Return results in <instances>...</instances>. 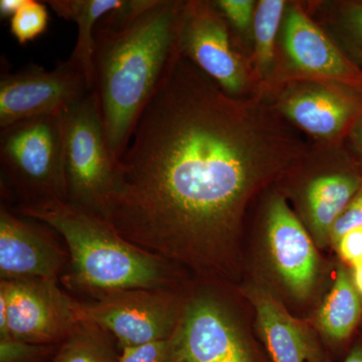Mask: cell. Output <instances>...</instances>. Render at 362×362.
<instances>
[{
  "instance_id": "44dd1931",
  "label": "cell",
  "mask_w": 362,
  "mask_h": 362,
  "mask_svg": "<svg viewBox=\"0 0 362 362\" xmlns=\"http://www.w3.org/2000/svg\"><path fill=\"white\" fill-rule=\"evenodd\" d=\"M47 4L37 0H25L23 6L9 21L11 35L21 45L44 35L49 25Z\"/></svg>"
},
{
  "instance_id": "2e32d148",
  "label": "cell",
  "mask_w": 362,
  "mask_h": 362,
  "mask_svg": "<svg viewBox=\"0 0 362 362\" xmlns=\"http://www.w3.org/2000/svg\"><path fill=\"white\" fill-rule=\"evenodd\" d=\"M362 181L349 173L317 176L306 188V206L312 228L320 239L329 235L333 226L359 192Z\"/></svg>"
},
{
  "instance_id": "cb8c5ba5",
  "label": "cell",
  "mask_w": 362,
  "mask_h": 362,
  "mask_svg": "<svg viewBox=\"0 0 362 362\" xmlns=\"http://www.w3.org/2000/svg\"><path fill=\"white\" fill-rule=\"evenodd\" d=\"M228 25L245 32L254 21L255 4L252 0H218L214 2Z\"/></svg>"
},
{
  "instance_id": "e0dca14e",
  "label": "cell",
  "mask_w": 362,
  "mask_h": 362,
  "mask_svg": "<svg viewBox=\"0 0 362 362\" xmlns=\"http://www.w3.org/2000/svg\"><path fill=\"white\" fill-rule=\"evenodd\" d=\"M124 0H52L49 4L59 18L78 26V40L70 61L84 74L90 90L94 88L95 30L104 16L122 6Z\"/></svg>"
},
{
  "instance_id": "8fae6325",
  "label": "cell",
  "mask_w": 362,
  "mask_h": 362,
  "mask_svg": "<svg viewBox=\"0 0 362 362\" xmlns=\"http://www.w3.org/2000/svg\"><path fill=\"white\" fill-rule=\"evenodd\" d=\"M69 252L39 221L0 207V280H61Z\"/></svg>"
},
{
  "instance_id": "7402d4cb",
  "label": "cell",
  "mask_w": 362,
  "mask_h": 362,
  "mask_svg": "<svg viewBox=\"0 0 362 362\" xmlns=\"http://www.w3.org/2000/svg\"><path fill=\"white\" fill-rule=\"evenodd\" d=\"M54 346L21 341L11 337L6 326H0V362H40Z\"/></svg>"
},
{
  "instance_id": "4316f807",
  "label": "cell",
  "mask_w": 362,
  "mask_h": 362,
  "mask_svg": "<svg viewBox=\"0 0 362 362\" xmlns=\"http://www.w3.org/2000/svg\"><path fill=\"white\" fill-rule=\"evenodd\" d=\"M362 226V190L356 195L351 202L339 216L333 226L330 233V239L333 243L339 240L344 233Z\"/></svg>"
},
{
  "instance_id": "f546056e",
  "label": "cell",
  "mask_w": 362,
  "mask_h": 362,
  "mask_svg": "<svg viewBox=\"0 0 362 362\" xmlns=\"http://www.w3.org/2000/svg\"><path fill=\"white\" fill-rule=\"evenodd\" d=\"M354 284L357 291L362 294V262L354 266Z\"/></svg>"
},
{
  "instance_id": "9a60e30c",
  "label": "cell",
  "mask_w": 362,
  "mask_h": 362,
  "mask_svg": "<svg viewBox=\"0 0 362 362\" xmlns=\"http://www.w3.org/2000/svg\"><path fill=\"white\" fill-rule=\"evenodd\" d=\"M262 337L273 362H312L317 351L303 326L265 293L255 299Z\"/></svg>"
},
{
  "instance_id": "ba28073f",
  "label": "cell",
  "mask_w": 362,
  "mask_h": 362,
  "mask_svg": "<svg viewBox=\"0 0 362 362\" xmlns=\"http://www.w3.org/2000/svg\"><path fill=\"white\" fill-rule=\"evenodd\" d=\"M168 347V362H257L230 312L209 293L185 298Z\"/></svg>"
},
{
  "instance_id": "d6986e66",
  "label": "cell",
  "mask_w": 362,
  "mask_h": 362,
  "mask_svg": "<svg viewBox=\"0 0 362 362\" xmlns=\"http://www.w3.org/2000/svg\"><path fill=\"white\" fill-rule=\"evenodd\" d=\"M113 339L94 324L82 322L59 344L51 362H119Z\"/></svg>"
},
{
  "instance_id": "484cf974",
  "label": "cell",
  "mask_w": 362,
  "mask_h": 362,
  "mask_svg": "<svg viewBox=\"0 0 362 362\" xmlns=\"http://www.w3.org/2000/svg\"><path fill=\"white\" fill-rule=\"evenodd\" d=\"M168 339L121 349L119 362H168Z\"/></svg>"
},
{
  "instance_id": "ac0fdd59",
  "label": "cell",
  "mask_w": 362,
  "mask_h": 362,
  "mask_svg": "<svg viewBox=\"0 0 362 362\" xmlns=\"http://www.w3.org/2000/svg\"><path fill=\"white\" fill-rule=\"evenodd\" d=\"M361 302L349 274L339 269L334 284L319 311L321 330L331 339H346L356 328L361 315Z\"/></svg>"
},
{
  "instance_id": "d4e9b609",
  "label": "cell",
  "mask_w": 362,
  "mask_h": 362,
  "mask_svg": "<svg viewBox=\"0 0 362 362\" xmlns=\"http://www.w3.org/2000/svg\"><path fill=\"white\" fill-rule=\"evenodd\" d=\"M340 25L349 47L362 63V2L345 6Z\"/></svg>"
},
{
  "instance_id": "8992f818",
  "label": "cell",
  "mask_w": 362,
  "mask_h": 362,
  "mask_svg": "<svg viewBox=\"0 0 362 362\" xmlns=\"http://www.w3.org/2000/svg\"><path fill=\"white\" fill-rule=\"evenodd\" d=\"M185 300L176 286L126 290L81 302V319L106 331L120 349L140 346L173 335Z\"/></svg>"
},
{
  "instance_id": "6da1fadb",
  "label": "cell",
  "mask_w": 362,
  "mask_h": 362,
  "mask_svg": "<svg viewBox=\"0 0 362 362\" xmlns=\"http://www.w3.org/2000/svg\"><path fill=\"white\" fill-rule=\"evenodd\" d=\"M302 156L275 111L180 56L117 163L103 218L170 263L225 272L247 199Z\"/></svg>"
},
{
  "instance_id": "30bf717a",
  "label": "cell",
  "mask_w": 362,
  "mask_h": 362,
  "mask_svg": "<svg viewBox=\"0 0 362 362\" xmlns=\"http://www.w3.org/2000/svg\"><path fill=\"white\" fill-rule=\"evenodd\" d=\"M180 52L228 96L237 98L246 90V66L233 47L228 23L214 2H185Z\"/></svg>"
},
{
  "instance_id": "1f68e13d",
  "label": "cell",
  "mask_w": 362,
  "mask_h": 362,
  "mask_svg": "<svg viewBox=\"0 0 362 362\" xmlns=\"http://www.w3.org/2000/svg\"><path fill=\"white\" fill-rule=\"evenodd\" d=\"M356 137L357 145H358L359 149H361V152L362 154V118L361 120L359 121V123L357 124L356 130Z\"/></svg>"
},
{
  "instance_id": "603a6c76",
  "label": "cell",
  "mask_w": 362,
  "mask_h": 362,
  "mask_svg": "<svg viewBox=\"0 0 362 362\" xmlns=\"http://www.w3.org/2000/svg\"><path fill=\"white\" fill-rule=\"evenodd\" d=\"M157 0H124L122 6L107 13L97 25V30L116 32L134 23Z\"/></svg>"
},
{
  "instance_id": "d6a6232c",
  "label": "cell",
  "mask_w": 362,
  "mask_h": 362,
  "mask_svg": "<svg viewBox=\"0 0 362 362\" xmlns=\"http://www.w3.org/2000/svg\"><path fill=\"white\" fill-rule=\"evenodd\" d=\"M362 262V261H361ZM359 263H361V262H359Z\"/></svg>"
},
{
  "instance_id": "4dcf8cb0",
  "label": "cell",
  "mask_w": 362,
  "mask_h": 362,
  "mask_svg": "<svg viewBox=\"0 0 362 362\" xmlns=\"http://www.w3.org/2000/svg\"><path fill=\"white\" fill-rule=\"evenodd\" d=\"M342 362H362V346L354 347Z\"/></svg>"
},
{
  "instance_id": "7a4b0ae2",
  "label": "cell",
  "mask_w": 362,
  "mask_h": 362,
  "mask_svg": "<svg viewBox=\"0 0 362 362\" xmlns=\"http://www.w3.org/2000/svg\"><path fill=\"white\" fill-rule=\"evenodd\" d=\"M185 2L157 0L130 25L95 30L94 88L114 161L123 156L140 116L180 59Z\"/></svg>"
},
{
  "instance_id": "7c38bea8",
  "label": "cell",
  "mask_w": 362,
  "mask_h": 362,
  "mask_svg": "<svg viewBox=\"0 0 362 362\" xmlns=\"http://www.w3.org/2000/svg\"><path fill=\"white\" fill-rule=\"evenodd\" d=\"M361 93L323 81L296 82L281 94L278 111L309 134L334 139L362 118Z\"/></svg>"
},
{
  "instance_id": "277c9868",
  "label": "cell",
  "mask_w": 362,
  "mask_h": 362,
  "mask_svg": "<svg viewBox=\"0 0 362 362\" xmlns=\"http://www.w3.org/2000/svg\"><path fill=\"white\" fill-rule=\"evenodd\" d=\"M0 165L18 206L66 201L59 115L26 119L0 130Z\"/></svg>"
},
{
  "instance_id": "9c48e42d",
  "label": "cell",
  "mask_w": 362,
  "mask_h": 362,
  "mask_svg": "<svg viewBox=\"0 0 362 362\" xmlns=\"http://www.w3.org/2000/svg\"><path fill=\"white\" fill-rule=\"evenodd\" d=\"M90 90L83 71L70 59L54 70L30 65L0 78V130L26 119L59 116Z\"/></svg>"
},
{
  "instance_id": "5b68a950",
  "label": "cell",
  "mask_w": 362,
  "mask_h": 362,
  "mask_svg": "<svg viewBox=\"0 0 362 362\" xmlns=\"http://www.w3.org/2000/svg\"><path fill=\"white\" fill-rule=\"evenodd\" d=\"M63 134L66 201L104 218L115 183L116 162L107 144L96 93L59 115Z\"/></svg>"
},
{
  "instance_id": "52a82bcc",
  "label": "cell",
  "mask_w": 362,
  "mask_h": 362,
  "mask_svg": "<svg viewBox=\"0 0 362 362\" xmlns=\"http://www.w3.org/2000/svg\"><path fill=\"white\" fill-rule=\"evenodd\" d=\"M80 307L58 281L0 280V326L21 341L61 344L82 323Z\"/></svg>"
},
{
  "instance_id": "3957f363",
  "label": "cell",
  "mask_w": 362,
  "mask_h": 362,
  "mask_svg": "<svg viewBox=\"0 0 362 362\" xmlns=\"http://www.w3.org/2000/svg\"><path fill=\"white\" fill-rule=\"evenodd\" d=\"M18 214L59 233L69 252L62 282L90 301L126 290L177 285L173 263L126 240L96 214L66 201L23 204Z\"/></svg>"
},
{
  "instance_id": "4fadbf2b",
  "label": "cell",
  "mask_w": 362,
  "mask_h": 362,
  "mask_svg": "<svg viewBox=\"0 0 362 362\" xmlns=\"http://www.w3.org/2000/svg\"><path fill=\"white\" fill-rule=\"evenodd\" d=\"M284 47L293 66L311 80L362 90L361 66L345 56L299 7H290L286 14Z\"/></svg>"
},
{
  "instance_id": "f1b7e54d",
  "label": "cell",
  "mask_w": 362,
  "mask_h": 362,
  "mask_svg": "<svg viewBox=\"0 0 362 362\" xmlns=\"http://www.w3.org/2000/svg\"><path fill=\"white\" fill-rule=\"evenodd\" d=\"M25 0H0V18L1 20H9L23 6Z\"/></svg>"
},
{
  "instance_id": "83f0119b",
  "label": "cell",
  "mask_w": 362,
  "mask_h": 362,
  "mask_svg": "<svg viewBox=\"0 0 362 362\" xmlns=\"http://www.w3.org/2000/svg\"><path fill=\"white\" fill-rule=\"evenodd\" d=\"M340 256L352 266L362 261V226L354 228L337 243Z\"/></svg>"
},
{
  "instance_id": "5bb4252c",
  "label": "cell",
  "mask_w": 362,
  "mask_h": 362,
  "mask_svg": "<svg viewBox=\"0 0 362 362\" xmlns=\"http://www.w3.org/2000/svg\"><path fill=\"white\" fill-rule=\"evenodd\" d=\"M267 221L269 246L279 273L295 294L306 296L317 272L316 252L308 233L282 197L271 202Z\"/></svg>"
},
{
  "instance_id": "ffe728a7",
  "label": "cell",
  "mask_w": 362,
  "mask_h": 362,
  "mask_svg": "<svg viewBox=\"0 0 362 362\" xmlns=\"http://www.w3.org/2000/svg\"><path fill=\"white\" fill-rule=\"evenodd\" d=\"M286 2L283 0H263L257 6L254 16L255 56L262 78L268 77L275 63V42Z\"/></svg>"
}]
</instances>
